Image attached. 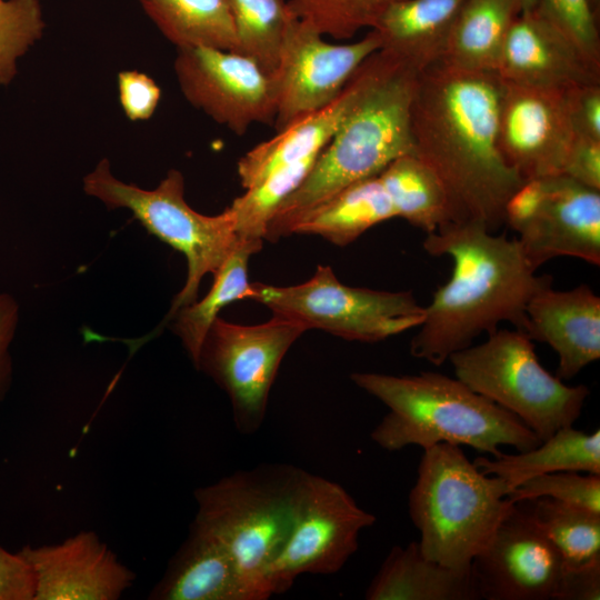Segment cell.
Wrapping results in <instances>:
<instances>
[{"label":"cell","instance_id":"4fadbf2b","mask_svg":"<svg viewBox=\"0 0 600 600\" xmlns=\"http://www.w3.org/2000/svg\"><path fill=\"white\" fill-rule=\"evenodd\" d=\"M307 22L291 20L273 79L277 89L274 129L333 102L359 67L377 50L380 41L370 30L362 39L332 43Z\"/></svg>","mask_w":600,"mask_h":600},{"label":"cell","instance_id":"b9f144b4","mask_svg":"<svg viewBox=\"0 0 600 600\" xmlns=\"http://www.w3.org/2000/svg\"><path fill=\"white\" fill-rule=\"evenodd\" d=\"M522 12L533 10L537 7L538 0H520Z\"/></svg>","mask_w":600,"mask_h":600},{"label":"cell","instance_id":"484cf974","mask_svg":"<svg viewBox=\"0 0 600 600\" xmlns=\"http://www.w3.org/2000/svg\"><path fill=\"white\" fill-rule=\"evenodd\" d=\"M262 241L239 239L234 250L213 273V283L202 300L178 309L157 328L158 331L171 322L172 331L181 340L194 367L206 334L219 312L233 301L252 299L253 288L248 277L249 260L261 250Z\"/></svg>","mask_w":600,"mask_h":600},{"label":"cell","instance_id":"4dcf8cb0","mask_svg":"<svg viewBox=\"0 0 600 600\" xmlns=\"http://www.w3.org/2000/svg\"><path fill=\"white\" fill-rule=\"evenodd\" d=\"M318 154L271 172L232 201L229 208L234 216L239 239H264L272 216L302 183Z\"/></svg>","mask_w":600,"mask_h":600},{"label":"cell","instance_id":"e575fe53","mask_svg":"<svg viewBox=\"0 0 600 600\" xmlns=\"http://www.w3.org/2000/svg\"><path fill=\"white\" fill-rule=\"evenodd\" d=\"M536 9L554 23L587 60L600 67L598 17L589 0H538Z\"/></svg>","mask_w":600,"mask_h":600},{"label":"cell","instance_id":"74e56055","mask_svg":"<svg viewBox=\"0 0 600 600\" xmlns=\"http://www.w3.org/2000/svg\"><path fill=\"white\" fill-rule=\"evenodd\" d=\"M36 583L28 562L0 544V600H33Z\"/></svg>","mask_w":600,"mask_h":600},{"label":"cell","instance_id":"5b68a950","mask_svg":"<svg viewBox=\"0 0 600 600\" xmlns=\"http://www.w3.org/2000/svg\"><path fill=\"white\" fill-rule=\"evenodd\" d=\"M510 492L501 478L482 472L461 447L438 443L423 449L408 497L423 554L449 567L470 566L512 506Z\"/></svg>","mask_w":600,"mask_h":600},{"label":"cell","instance_id":"ffe728a7","mask_svg":"<svg viewBox=\"0 0 600 600\" xmlns=\"http://www.w3.org/2000/svg\"><path fill=\"white\" fill-rule=\"evenodd\" d=\"M151 600H250L227 549L194 523L153 587Z\"/></svg>","mask_w":600,"mask_h":600},{"label":"cell","instance_id":"44dd1931","mask_svg":"<svg viewBox=\"0 0 600 600\" xmlns=\"http://www.w3.org/2000/svg\"><path fill=\"white\" fill-rule=\"evenodd\" d=\"M368 600H479L471 564L454 568L427 558L418 541L394 546L370 581Z\"/></svg>","mask_w":600,"mask_h":600},{"label":"cell","instance_id":"f546056e","mask_svg":"<svg viewBox=\"0 0 600 600\" xmlns=\"http://www.w3.org/2000/svg\"><path fill=\"white\" fill-rule=\"evenodd\" d=\"M532 514L567 568L600 560V514L550 498L528 500Z\"/></svg>","mask_w":600,"mask_h":600},{"label":"cell","instance_id":"9a60e30c","mask_svg":"<svg viewBox=\"0 0 600 600\" xmlns=\"http://www.w3.org/2000/svg\"><path fill=\"white\" fill-rule=\"evenodd\" d=\"M564 568L528 500L512 503L471 561L479 599L484 600H554Z\"/></svg>","mask_w":600,"mask_h":600},{"label":"cell","instance_id":"3957f363","mask_svg":"<svg viewBox=\"0 0 600 600\" xmlns=\"http://www.w3.org/2000/svg\"><path fill=\"white\" fill-rule=\"evenodd\" d=\"M419 74L382 49L359 67L357 91L346 116L302 183L272 216L264 240L290 236L307 213L346 187L413 154L411 108Z\"/></svg>","mask_w":600,"mask_h":600},{"label":"cell","instance_id":"7c38bea8","mask_svg":"<svg viewBox=\"0 0 600 600\" xmlns=\"http://www.w3.org/2000/svg\"><path fill=\"white\" fill-rule=\"evenodd\" d=\"M504 224L536 269L558 257L600 264V190L566 174L526 180L506 204Z\"/></svg>","mask_w":600,"mask_h":600},{"label":"cell","instance_id":"ba28073f","mask_svg":"<svg viewBox=\"0 0 600 600\" xmlns=\"http://www.w3.org/2000/svg\"><path fill=\"white\" fill-rule=\"evenodd\" d=\"M454 377L522 421L539 439L572 427L589 389L568 386L540 363L533 341L517 329H498L448 360Z\"/></svg>","mask_w":600,"mask_h":600},{"label":"cell","instance_id":"2e32d148","mask_svg":"<svg viewBox=\"0 0 600 600\" xmlns=\"http://www.w3.org/2000/svg\"><path fill=\"white\" fill-rule=\"evenodd\" d=\"M567 90L502 80L499 148L508 167L524 181L563 172L577 137Z\"/></svg>","mask_w":600,"mask_h":600},{"label":"cell","instance_id":"7a4b0ae2","mask_svg":"<svg viewBox=\"0 0 600 600\" xmlns=\"http://www.w3.org/2000/svg\"><path fill=\"white\" fill-rule=\"evenodd\" d=\"M424 250L452 260L447 283L424 307L423 320L410 342L412 357L441 366L508 322L524 332L530 298L552 283L539 276L516 238L489 231L477 222L451 221L427 233Z\"/></svg>","mask_w":600,"mask_h":600},{"label":"cell","instance_id":"603a6c76","mask_svg":"<svg viewBox=\"0 0 600 600\" xmlns=\"http://www.w3.org/2000/svg\"><path fill=\"white\" fill-rule=\"evenodd\" d=\"M464 0H401L373 30L380 49L419 71L444 59L452 28Z\"/></svg>","mask_w":600,"mask_h":600},{"label":"cell","instance_id":"60d3db41","mask_svg":"<svg viewBox=\"0 0 600 600\" xmlns=\"http://www.w3.org/2000/svg\"><path fill=\"white\" fill-rule=\"evenodd\" d=\"M600 560L578 568H564L554 600H599Z\"/></svg>","mask_w":600,"mask_h":600},{"label":"cell","instance_id":"8992f818","mask_svg":"<svg viewBox=\"0 0 600 600\" xmlns=\"http://www.w3.org/2000/svg\"><path fill=\"white\" fill-rule=\"evenodd\" d=\"M304 470L266 463L236 471L194 491L192 523L232 557L250 600L269 597L264 576L290 532Z\"/></svg>","mask_w":600,"mask_h":600},{"label":"cell","instance_id":"f1b7e54d","mask_svg":"<svg viewBox=\"0 0 600 600\" xmlns=\"http://www.w3.org/2000/svg\"><path fill=\"white\" fill-rule=\"evenodd\" d=\"M237 38L236 52L273 74L293 14L284 0H227Z\"/></svg>","mask_w":600,"mask_h":600},{"label":"cell","instance_id":"52a82bcc","mask_svg":"<svg viewBox=\"0 0 600 600\" xmlns=\"http://www.w3.org/2000/svg\"><path fill=\"white\" fill-rule=\"evenodd\" d=\"M82 188L109 210H129L149 233L186 257V283L166 318L198 300L203 277L216 273L239 242L230 208L217 216L192 209L184 198V177L177 169L169 170L154 189H142L116 178L103 158L83 177Z\"/></svg>","mask_w":600,"mask_h":600},{"label":"cell","instance_id":"836d02e7","mask_svg":"<svg viewBox=\"0 0 600 600\" xmlns=\"http://www.w3.org/2000/svg\"><path fill=\"white\" fill-rule=\"evenodd\" d=\"M559 471L540 474L516 487L512 502L550 498L600 514V474Z\"/></svg>","mask_w":600,"mask_h":600},{"label":"cell","instance_id":"6da1fadb","mask_svg":"<svg viewBox=\"0 0 600 600\" xmlns=\"http://www.w3.org/2000/svg\"><path fill=\"white\" fill-rule=\"evenodd\" d=\"M502 80L446 60L420 71L411 108L413 154L439 181L449 220L489 231L504 224L509 198L524 182L498 141Z\"/></svg>","mask_w":600,"mask_h":600},{"label":"cell","instance_id":"f35d334b","mask_svg":"<svg viewBox=\"0 0 600 600\" xmlns=\"http://www.w3.org/2000/svg\"><path fill=\"white\" fill-rule=\"evenodd\" d=\"M562 174L583 186L600 190V141L577 136Z\"/></svg>","mask_w":600,"mask_h":600},{"label":"cell","instance_id":"ab89813d","mask_svg":"<svg viewBox=\"0 0 600 600\" xmlns=\"http://www.w3.org/2000/svg\"><path fill=\"white\" fill-rule=\"evenodd\" d=\"M19 323V306L9 293H0V404L13 379L11 346Z\"/></svg>","mask_w":600,"mask_h":600},{"label":"cell","instance_id":"d6986e66","mask_svg":"<svg viewBox=\"0 0 600 600\" xmlns=\"http://www.w3.org/2000/svg\"><path fill=\"white\" fill-rule=\"evenodd\" d=\"M526 318L524 333L557 353L556 376L561 380L572 379L600 358V298L588 284L540 288L527 304Z\"/></svg>","mask_w":600,"mask_h":600},{"label":"cell","instance_id":"7bdbcfd3","mask_svg":"<svg viewBox=\"0 0 600 600\" xmlns=\"http://www.w3.org/2000/svg\"><path fill=\"white\" fill-rule=\"evenodd\" d=\"M589 1H590V4H591V8H592L593 12L598 17L599 16L600 0H589Z\"/></svg>","mask_w":600,"mask_h":600},{"label":"cell","instance_id":"d6a6232c","mask_svg":"<svg viewBox=\"0 0 600 600\" xmlns=\"http://www.w3.org/2000/svg\"><path fill=\"white\" fill-rule=\"evenodd\" d=\"M46 27L39 0H0V86L17 74V61L43 34Z\"/></svg>","mask_w":600,"mask_h":600},{"label":"cell","instance_id":"7402d4cb","mask_svg":"<svg viewBox=\"0 0 600 600\" xmlns=\"http://www.w3.org/2000/svg\"><path fill=\"white\" fill-rule=\"evenodd\" d=\"M403 216L400 196L379 172L346 187L311 210L293 226L291 234L319 236L346 247L373 226Z\"/></svg>","mask_w":600,"mask_h":600},{"label":"cell","instance_id":"d4e9b609","mask_svg":"<svg viewBox=\"0 0 600 600\" xmlns=\"http://www.w3.org/2000/svg\"><path fill=\"white\" fill-rule=\"evenodd\" d=\"M473 463L484 473L501 478L511 491L540 474L577 471L600 474V431L587 433L572 427L556 431L538 446L497 458L479 456Z\"/></svg>","mask_w":600,"mask_h":600},{"label":"cell","instance_id":"9c48e42d","mask_svg":"<svg viewBox=\"0 0 600 600\" xmlns=\"http://www.w3.org/2000/svg\"><path fill=\"white\" fill-rule=\"evenodd\" d=\"M253 297L273 314L294 319L346 340L377 342L418 328L422 307L411 291H382L343 284L331 267L319 264L303 283L252 282Z\"/></svg>","mask_w":600,"mask_h":600},{"label":"cell","instance_id":"277c9868","mask_svg":"<svg viewBox=\"0 0 600 600\" xmlns=\"http://www.w3.org/2000/svg\"><path fill=\"white\" fill-rule=\"evenodd\" d=\"M350 378L389 409L370 433L387 451L449 443L497 458L501 446L526 451L541 442L516 416L456 377L421 371L404 376L353 372Z\"/></svg>","mask_w":600,"mask_h":600},{"label":"cell","instance_id":"cb8c5ba5","mask_svg":"<svg viewBox=\"0 0 600 600\" xmlns=\"http://www.w3.org/2000/svg\"><path fill=\"white\" fill-rule=\"evenodd\" d=\"M356 91L353 74L329 106L298 119L243 154L237 163L241 186L248 189L280 168L318 154L340 126Z\"/></svg>","mask_w":600,"mask_h":600},{"label":"cell","instance_id":"1f68e13d","mask_svg":"<svg viewBox=\"0 0 600 600\" xmlns=\"http://www.w3.org/2000/svg\"><path fill=\"white\" fill-rule=\"evenodd\" d=\"M401 0H289L291 13L323 36L348 40L374 28L382 14Z\"/></svg>","mask_w":600,"mask_h":600},{"label":"cell","instance_id":"8fae6325","mask_svg":"<svg viewBox=\"0 0 600 600\" xmlns=\"http://www.w3.org/2000/svg\"><path fill=\"white\" fill-rule=\"evenodd\" d=\"M307 330L303 323L279 314L253 326L220 317L212 322L196 368L227 393L241 433L252 434L262 426L280 363Z\"/></svg>","mask_w":600,"mask_h":600},{"label":"cell","instance_id":"ac0fdd59","mask_svg":"<svg viewBox=\"0 0 600 600\" xmlns=\"http://www.w3.org/2000/svg\"><path fill=\"white\" fill-rule=\"evenodd\" d=\"M496 72L506 82L569 89L600 83V67L536 8L521 12L504 39Z\"/></svg>","mask_w":600,"mask_h":600},{"label":"cell","instance_id":"4316f807","mask_svg":"<svg viewBox=\"0 0 600 600\" xmlns=\"http://www.w3.org/2000/svg\"><path fill=\"white\" fill-rule=\"evenodd\" d=\"M522 12L520 0H464L443 60L473 71H496L507 33Z\"/></svg>","mask_w":600,"mask_h":600},{"label":"cell","instance_id":"8d00e7d4","mask_svg":"<svg viewBox=\"0 0 600 600\" xmlns=\"http://www.w3.org/2000/svg\"><path fill=\"white\" fill-rule=\"evenodd\" d=\"M567 96L576 134L600 141V83L569 88Z\"/></svg>","mask_w":600,"mask_h":600},{"label":"cell","instance_id":"5bb4252c","mask_svg":"<svg viewBox=\"0 0 600 600\" xmlns=\"http://www.w3.org/2000/svg\"><path fill=\"white\" fill-rule=\"evenodd\" d=\"M173 70L187 101L236 134L253 123L273 124V76L249 57L203 47L177 49Z\"/></svg>","mask_w":600,"mask_h":600},{"label":"cell","instance_id":"d590c367","mask_svg":"<svg viewBox=\"0 0 600 600\" xmlns=\"http://www.w3.org/2000/svg\"><path fill=\"white\" fill-rule=\"evenodd\" d=\"M120 106L131 121H144L156 112L161 90L147 73L124 70L117 78Z\"/></svg>","mask_w":600,"mask_h":600},{"label":"cell","instance_id":"83f0119b","mask_svg":"<svg viewBox=\"0 0 600 600\" xmlns=\"http://www.w3.org/2000/svg\"><path fill=\"white\" fill-rule=\"evenodd\" d=\"M160 32L177 47L237 50L227 0H138Z\"/></svg>","mask_w":600,"mask_h":600},{"label":"cell","instance_id":"e0dca14e","mask_svg":"<svg viewBox=\"0 0 600 600\" xmlns=\"http://www.w3.org/2000/svg\"><path fill=\"white\" fill-rule=\"evenodd\" d=\"M18 552L34 577L33 600H118L136 579L94 531Z\"/></svg>","mask_w":600,"mask_h":600},{"label":"cell","instance_id":"30bf717a","mask_svg":"<svg viewBox=\"0 0 600 600\" xmlns=\"http://www.w3.org/2000/svg\"><path fill=\"white\" fill-rule=\"evenodd\" d=\"M376 520L339 483L304 471L290 532L266 571L269 597L289 590L301 574L338 572L358 550L360 532Z\"/></svg>","mask_w":600,"mask_h":600}]
</instances>
